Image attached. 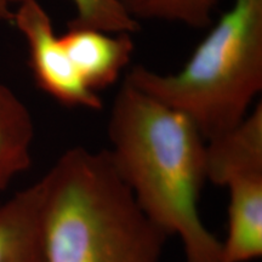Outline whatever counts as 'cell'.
Segmentation results:
<instances>
[{
	"mask_svg": "<svg viewBox=\"0 0 262 262\" xmlns=\"http://www.w3.org/2000/svg\"><path fill=\"white\" fill-rule=\"evenodd\" d=\"M107 149L147 217L182 244L186 262H221V241L206 227L199 198L206 140L194 124L124 80L108 120Z\"/></svg>",
	"mask_w": 262,
	"mask_h": 262,
	"instance_id": "cell-1",
	"label": "cell"
},
{
	"mask_svg": "<svg viewBox=\"0 0 262 262\" xmlns=\"http://www.w3.org/2000/svg\"><path fill=\"white\" fill-rule=\"evenodd\" d=\"M44 262H160L168 235L134 199L107 149H67L39 180Z\"/></svg>",
	"mask_w": 262,
	"mask_h": 262,
	"instance_id": "cell-2",
	"label": "cell"
},
{
	"mask_svg": "<svg viewBox=\"0 0 262 262\" xmlns=\"http://www.w3.org/2000/svg\"><path fill=\"white\" fill-rule=\"evenodd\" d=\"M125 81L187 117L206 141L231 130L262 90V0H233L176 73L135 66Z\"/></svg>",
	"mask_w": 262,
	"mask_h": 262,
	"instance_id": "cell-3",
	"label": "cell"
},
{
	"mask_svg": "<svg viewBox=\"0 0 262 262\" xmlns=\"http://www.w3.org/2000/svg\"><path fill=\"white\" fill-rule=\"evenodd\" d=\"M12 21L28 45L29 64L39 89L70 108L98 111L103 102L84 83L56 35L51 18L38 0L21 3Z\"/></svg>",
	"mask_w": 262,
	"mask_h": 262,
	"instance_id": "cell-4",
	"label": "cell"
},
{
	"mask_svg": "<svg viewBox=\"0 0 262 262\" xmlns=\"http://www.w3.org/2000/svg\"><path fill=\"white\" fill-rule=\"evenodd\" d=\"M221 187L228 192L227 233L221 262H250L262 256V170L232 173Z\"/></svg>",
	"mask_w": 262,
	"mask_h": 262,
	"instance_id": "cell-5",
	"label": "cell"
},
{
	"mask_svg": "<svg viewBox=\"0 0 262 262\" xmlns=\"http://www.w3.org/2000/svg\"><path fill=\"white\" fill-rule=\"evenodd\" d=\"M60 38L81 79L95 93L116 83L135 50L130 33L67 27Z\"/></svg>",
	"mask_w": 262,
	"mask_h": 262,
	"instance_id": "cell-6",
	"label": "cell"
},
{
	"mask_svg": "<svg viewBox=\"0 0 262 262\" xmlns=\"http://www.w3.org/2000/svg\"><path fill=\"white\" fill-rule=\"evenodd\" d=\"M0 262H44L39 181L0 203Z\"/></svg>",
	"mask_w": 262,
	"mask_h": 262,
	"instance_id": "cell-7",
	"label": "cell"
},
{
	"mask_svg": "<svg viewBox=\"0 0 262 262\" xmlns=\"http://www.w3.org/2000/svg\"><path fill=\"white\" fill-rule=\"evenodd\" d=\"M262 169V104L238 125L206 141V180L221 187L232 173Z\"/></svg>",
	"mask_w": 262,
	"mask_h": 262,
	"instance_id": "cell-8",
	"label": "cell"
},
{
	"mask_svg": "<svg viewBox=\"0 0 262 262\" xmlns=\"http://www.w3.org/2000/svg\"><path fill=\"white\" fill-rule=\"evenodd\" d=\"M34 123L28 108L0 83V192L31 166Z\"/></svg>",
	"mask_w": 262,
	"mask_h": 262,
	"instance_id": "cell-9",
	"label": "cell"
},
{
	"mask_svg": "<svg viewBox=\"0 0 262 262\" xmlns=\"http://www.w3.org/2000/svg\"><path fill=\"white\" fill-rule=\"evenodd\" d=\"M135 21L157 19L206 28L221 0H118Z\"/></svg>",
	"mask_w": 262,
	"mask_h": 262,
	"instance_id": "cell-10",
	"label": "cell"
},
{
	"mask_svg": "<svg viewBox=\"0 0 262 262\" xmlns=\"http://www.w3.org/2000/svg\"><path fill=\"white\" fill-rule=\"evenodd\" d=\"M8 4L27 0H6ZM75 14L68 27L95 28L107 33H135L139 31V22L135 21L118 0H71Z\"/></svg>",
	"mask_w": 262,
	"mask_h": 262,
	"instance_id": "cell-11",
	"label": "cell"
},
{
	"mask_svg": "<svg viewBox=\"0 0 262 262\" xmlns=\"http://www.w3.org/2000/svg\"><path fill=\"white\" fill-rule=\"evenodd\" d=\"M6 0H0V21H12V12Z\"/></svg>",
	"mask_w": 262,
	"mask_h": 262,
	"instance_id": "cell-12",
	"label": "cell"
}]
</instances>
